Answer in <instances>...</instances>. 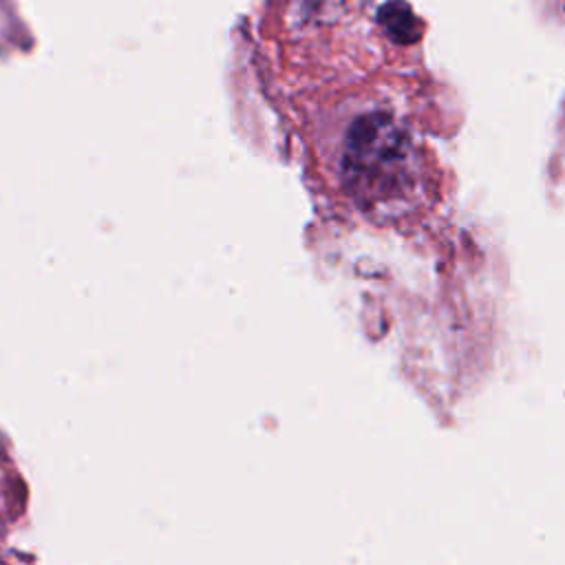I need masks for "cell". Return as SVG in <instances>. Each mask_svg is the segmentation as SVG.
Masks as SVG:
<instances>
[{"label":"cell","instance_id":"cell-1","mask_svg":"<svg viewBox=\"0 0 565 565\" xmlns=\"http://www.w3.org/2000/svg\"><path fill=\"white\" fill-rule=\"evenodd\" d=\"M406 135L384 115H366L349 132L347 174L360 192L377 190L393 168H404L411 157Z\"/></svg>","mask_w":565,"mask_h":565},{"label":"cell","instance_id":"cell-2","mask_svg":"<svg viewBox=\"0 0 565 565\" xmlns=\"http://www.w3.org/2000/svg\"><path fill=\"white\" fill-rule=\"evenodd\" d=\"M380 20L386 33L402 44L417 42L422 38V22L404 0H391L380 9Z\"/></svg>","mask_w":565,"mask_h":565}]
</instances>
